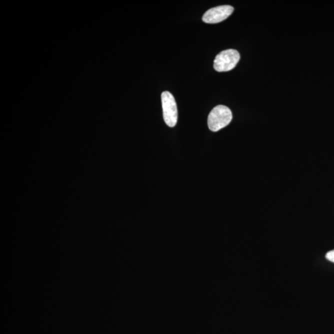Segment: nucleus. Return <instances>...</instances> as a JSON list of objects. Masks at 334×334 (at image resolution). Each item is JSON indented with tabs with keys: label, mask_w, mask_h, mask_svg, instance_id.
Masks as SVG:
<instances>
[{
	"label": "nucleus",
	"mask_w": 334,
	"mask_h": 334,
	"mask_svg": "<svg viewBox=\"0 0 334 334\" xmlns=\"http://www.w3.org/2000/svg\"><path fill=\"white\" fill-rule=\"evenodd\" d=\"M232 118L230 109L224 106H216L208 114V128L213 132H218L228 125Z\"/></svg>",
	"instance_id": "1"
},
{
	"label": "nucleus",
	"mask_w": 334,
	"mask_h": 334,
	"mask_svg": "<svg viewBox=\"0 0 334 334\" xmlns=\"http://www.w3.org/2000/svg\"><path fill=\"white\" fill-rule=\"evenodd\" d=\"M240 59L239 52L236 50H226L216 56L214 62V68L218 72L231 71L238 64Z\"/></svg>",
	"instance_id": "2"
},
{
	"label": "nucleus",
	"mask_w": 334,
	"mask_h": 334,
	"mask_svg": "<svg viewBox=\"0 0 334 334\" xmlns=\"http://www.w3.org/2000/svg\"><path fill=\"white\" fill-rule=\"evenodd\" d=\"M164 121L169 127L173 128L178 122V109L174 96L168 91H164L161 95Z\"/></svg>",
	"instance_id": "3"
},
{
	"label": "nucleus",
	"mask_w": 334,
	"mask_h": 334,
	"mask_svg": "<svg viewBox=\"0 0 334 334\" xmlns=\"http://www.w3.org/2000/svg\"><path fill=\"white\" fill-rule=\"evenodd\" d=\"M234 11V7L230 5L212 8L204 13L202 20L208 24H216L227 19Z\"/></svg>",
	"instance_id": "4"
},
{
	"label": "nucleus",
	"mask_w": 334,
	"mask_h": 334,
	"mask_svg": "<svg viewBox=\"0 0 334 334\" xmlns=\"http://www.w3.org/2000/svg\"><path fill=\"white\" fill-rule=\"evenodd\" d=\"M326 259L334 263V250H330L326 255Z\"/></svg>",
	"instance_id": "5"
}]
</instances>
